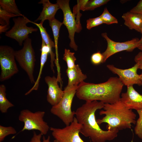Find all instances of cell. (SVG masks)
Returning <instances> with one entry per match:
<instances>
[{
  "instance_id": "cell-3",
  "label": "cell",
  "mask_w": 142,
  "mask_h": 142,
  "mask_svg": "<svg viewBox=\"0 0 142 142\" xmlns=\"http://www.w3.org/2000/svg\"><path fill=\"white\" fill-rule=\"evenodd\" d=\"M103 109L99 114L105 116L97 121L99 125L106 123L107 130L131 129V124H136V114L132 109L128 108L120 100L112 104H104Z\"/></svg>"
},
{
  "instance_id": "cell-35",
  "label": "cell",
  "mask_w": 142,
  "mask_h": 142,
  "mask_svg": "<svg viewBox=\"0 0 142 142\" xmlns=\"http://www.w3.org/2000/svg\"><path fill=\"white\" fill-rule=\"evenodd\" d=\"M138 48L140 50H142V44H140Z\"/></svg>"
},
{
  "instance_id": "cell-17",
  "label": "cell",
  "mask_w": 142,
  "mask_h": 142,
  "mask_svg": "<svg viewBox=\"0 0 142 142\" xmlns=\"http://www.w3.org/2000/svg\"><path fill=\"white\" fill-rule=\"evenodd\" d=\"M66 73L68 78V86H78L87 78L86 74H83L78 64L75 65L72 69L67 68Z\"/></svg>"
},
{
  "instance_id": "cell-18",
  "label": "cell",
  "mask_w": 142,
  "mask_h": 142,
  "mask_svg": "<svg viewBox=\"0 0 142 142\" xmlns=\"http://www.w3.org/2000/svg\"><path fill=\"white\" fill-rule=\"evenodd\" d=\"M40 50L41 51V55L40 66L39 74L33 86L25 94V95H28L34 90H36L38 89L43 68L47 60L48 53L50 54L51 52L49 48L46 45L44 41L42 39L41 47Z\"/></svg>"
},
{
  "instance_id": "cell-34",
  "label": "cell",
  "mask_w": 142,
  "mask_h": 142,
  "mask_svg": "<svg viewBox=\"0 0 142 142\" xmlns=\"http://www.w3.org/2000/svg\"><path fill=\"white\" fill-rule=\"evenodd\" d=\"M141 33L142 36L141 38L139 41V44L140 45L142 44V27L141 29Z\"/></svg>"
},
{
  "instance_id": "cell-16",
  "label": "cell",
  "mask_w": 142,
  "mask_h": 142,
  "mask_svg": "<svg viewBox=\"0 0 142 142\" xmlns=\"http://www.w3.org/2000/svg\"><path fill=\"white\" fill-rule=\"evenodd\" d=\"M122 18L124 24L130 29L141 32L142 27V15L129 11L123 14Z\"/></svg>"
},
{
  "instance_id": "cell-24",
  "label": "cell",
  "mask_w": 142,
  "mask_h": 142,
  "mask_svg": "<svg viewBox=\"0 0 142 142\" xmlns=\"http://www.w3.org/2000/svg\"><path fill=\"white\" fill-rule=\"evenodd\" d=\"M19 15L9 13L0 7V24L1 25H6L9 27L10 19L12 17L19 16Z\"/></svg>"
},
{
  "instance_id": "cell-20",
  "label": "cell",
  "mask_w": 142,
  "mask_h": 142,
  "mask_svg": "<svg viewBox=\"0 0 142 142\" xmlns=\"http://www.w3.org/2000/svg\"><path fill=\"white\" fill-rule=\"evenodd\" d=\"M6 88L3 84L0 85V111L2 113L7 112L8 109L14 105L6 97Z\"/></svg>"
},
{
  "instance_id": "cell-10",
  "label": "cell",
  "mask_w": 142,
  "mask_h": 142,
  "mask_svg": "<svg viewBox=\"0 0 142 142\" xmlns=\"http://www.w3.org/2000/svg\"><path fill=\"white\" fill-rule=\"evenodd\" d=\"M101 35L106 40L107 44L106 49L102 53L103 57V63L105 62L110 57L117 53L123 51L131 52L140 45L139 44L140 39L138 38L120 42L111 40L108 37L106 33H102Z\"/></svg>"
},
{
  "instance_id": "cell-28",
  "label": "cell",
  "mask_w": 142,
  "mask_h": 142,
  "mask_svg": "<svg viewBox=\"0 0 142 142\" xmlns=\"http://www.w3.org/2000/svg\"><path fill=\"white\" fill-rule=\"evenodd\" d=\"M137 111L139 115V118L136 121L134 131L135 134L142 139V109Z\"/></svg>"
},
{
  "instance_id": "cell-36",
  "label": "cell",
  "mask_w": 142,
  "mask_h": 142,
  "mask_svg": "<svg viewBox=\"0 0 142 142\" xmlns=\"http://www.w3.org/2000/svg\"><path fill=\"white\" fill-rule=\"evenodd\" d=\"M140 79L142 80V72L140 74Z\"/></svg>"
},
{
  "instance_id": "cell-27",
  "label": "cell",
  "mask_w": 142,
  "mask_h": 142,
  "mask_svg": "<svg viewBox=\"0 0 142 142\" xmlns=\"http://www.w3.org/2000/svg\"><path fill=\"white\" fill-rule=\"evenodd\" d=\"M16 129L11 126H4L0 125V142L3 141L5 138L9 135L16 134Z\"/></svg>"
},
{
  "instance_id": "cell-9",
  "label": "cell",
  "mask_w": 142,
  "mask_h": 142,
  "mask_svg": "<svg viewBox=\"0 0 142 142\" xmlns=\"http://www.w3.org/2000/svg\"><path fill=\"white\" fill-rule=\"evenodd\" d=\"M14 24L9 31L6 32V36L15 39L20 46H22L23 41L28 38L29 34L33 32L37 31V28L32 27H28L26 24L31 23V21L26 17H18L13 19Z\"/></svg>"
},
{
  "instance_id": "cell-1",
  "label": "cell",
  "mask_w": 142,
  "mask_h": 142,
  "mask_svg": "<svg viewBox=\"0 0 142 142\" xmlns=\"http://www.w3.org/2000/svg\"><path fill=\"white\" fill-rule=\"evenodd\" d=\"M104 105L103 102L97 100L86 102L75 111L76 118L82 125L80 133L89 138L92 142H106L113 140L118 135V130H103L97 122L95 112L103 109Z\"/></svg>"
},
{
  "instance_id": "cell-14",
  "label": "cell",
  "mask_w": 142,
  "mask_h": 142,
  "mask_svg": "<svg viewBox=\"0 0 142 142\" xmlns=\"http://www.w3.org/2000/svg\"><path fill=\"white\" fill-rule=\"evenodd\" d=\"M120 100L129 109L137 111L142 109V95L136 91L133 86L127 87L126 92L121 94Z\"/></svg>"
},
{
  "instance_id": "cell-33",
  "label": "cell",
  "mask_w": 142,
  "mask_h": 142,
  "mask_svg": "<svg viewBox=\"0 0 142 142\" xmlns=\"http://www.w3.org/2000/svg\"><path fill=\"white\" fill-rule=\"evenodd\" d=\"M134 61L138 66V68L142 70V52H140L135 56Z\"/></svg>"
},
{
  "instance_id": "cell-32",
  "label": "cell",
  "mask_w": 142,
  "mask_h": 142,
  "mask_svg": "<svg viewBox=\"0 0 142 142\" xmlns=\"http://www.w3.org/2000/svg\"><path fill=\"white\" fill-rule=\"evenodd\" d=\"M130 11L142 15V0H140L136 5L132 8Z\"/></svg>"
},
{
  "instance_id": "cell-7",
  "label": "cell",
  "mask_w": 142,
  "mask_h": 142,
  "mask_svg": "<svg viewBox=\"0 0 142 142\" xmlns=\"http://www.w3.org/2000/svg\"><path fill=\"white\" fill-rule=\"evenodd\" d=\"M15 51L9 46H0L1 82L9 79L19 71L15 60Z\"/></svg>"
},
{
  "instance_id": "cell-21",
  "label": "cell",
  "mask_w": 142,
  "mask_h": 142,
  "mask_svg": "<svg viewBox=\"0 0 142 142\" xmlns=\"http://www.w3.org/2000/svg\"><path fill=\"white\" fill-rule=\"evenodd\" d=\"M0 7L9 13L20 16H24L21 13L14 0H0Z\"/></svg>"
},
{
  "instance_id": "cell-8",
  "label": "cell",
  "mask_w": 142,
  "mask_h": 142,
  "mask_svg": "<svg viewBox=\"0 0 142 142\" xmlns=\"http://www.w3.org/2000/svg\"><path fill=\"white\" fill-rule=\"evenodd\" d=\"M82 125L74 117L72 122L69 125L62 128L50 127L52 135L59 142H85L79 135Z\"/></svg>"
},
{
  "instance_id": "cell-22",
  "label": "cell",
  "mask_w": 142,
  "mask_h": 142,
  "mask_svg": "<svg viewBox=\"0 0 142 142\" xmlns=\"http://www.w3.org/2000/svg\"><path fill=\"white\" fill-rule=\"evenodd\" d=\"M36 25L39 29L42 39L46 45L49 48L51 52H53L52 50L53 48H55L54 42L50 38L49 34L47 33L46 29L43 26V23L40 22L37 23L32 22V23Z\"/></svg>"
},
{
  "instance_id": "cell-4",
  "label": "cell",
  "mask_w": 142,
  "mask_h": 142,
  "mask_svg": "<svg viewBox=\"0 0 142 142\" xmlns=\"http://www.w3.org/2000/svg\"><path fill=\"white\" fill-rule=\"evenodd\" d=\"M78 86L65 87L64 95L57 105L52 106L51 113L60 119L66 126L69 125L73 121L75 111L72 110V105L74 97L76 94Z\"/></svg>"
},
{
  "instance_id": "cell-12",
  "label": "cell",
  "mask_w": 142,
  "mask_h": 142,
  "mask_svg": "<svg viewBox=\"0 0 142 142\" xmlns=\"http://www.w3.org/2000/svg\"><path fill=\"white\" fill-rule=\"evenodd\" d=\"M108 68L113 73L117 74L124 85L127 87L136 84L142 86V80L137 73L138 66L136 64L131 68L122 69L115 67L112 64L106 65Z\"/></svg>"
},
{
  "instance_id": "cell-2",
  "label": "cell",
  "mask_w": 142,
  "mask_h": 142,
  "mask_svg": "<svg viewBox=\"0 0 142 142\" xmlns=\"http://www.w3.org/2000/svg\"><path fill=\"white\" fill-rule=\"evenodd\" d=\"M123 85L117 77H110L106 81L98 84L83 81L78 86L76 95L86 102L97 100L112 104L120 100Z\"/></svg>"
},
{
  "instance_id": "cell-19",
  "label": "cell",
  "mask_w": 142,
  "mask_h": 142,
  "mask_svg": "<svg viewBox=\"0 0 142 142\" xmlns=\"http://www.w3.org/2000/svg\"><path fill=\"white\" fill-rule=\"evenodd\" d=\"M49 25L51 27L54 39V42L55 44L56 59L55 63L57 66L58 64V43L60 29L62 25L63 24L62 22L54 19L52 20L49 21Z\"/></svg>"
},
{
  "instance_id": "cell-6",
  "label": "cell",
  "mask_w": 142,
  "mask_h": 142,
  "mask_svg": "<svg viewBox=\"0 0 142 142\" xmlns=\"http://www.w3.org/2000/svg\"><path fill=\"white\" fill-rule=\"evenodd\" d=\"M45 112L38 111L33 112L27 109H24L20 113L19 120L24 124L21 131L37 130L42 135H46L50 127L43 119Z\"/></svg>"
},
{
  "instance_id": "cell-37",
  "label": "cell",
  "mask_w": 142,
  "mask_h": 142,
  "mask_svg": "<svg viewBox=\"0 0 142 142\" xmlns=\"http://www.w3.org/2000/svg\"><path fill=\"white\" fill-rule=\"evenodd\" d=\"M54 142H58L57 140L55 139L54 140Z\"/></svg>"
},
{
  "instance_id": "cell-25",
  "label": "cell",
  "mask_w": 142,
  "mask_h": 142,
  "mask_svg": "<svg viewBox=\"0 0 142 142\" xmlns=\"http://www.w3.org/2000/svg\"><path fill=\"white\" fill-rule=\"evenodd\" d=\"M109 0H91L88 1L82 11L92 10L95 8L106 4Z\"/></svg>"
},
{
  "instance_id": "cell-26",
  "label": "cell",
  "mask_w": 142,
  "mask_h": 142,
  "mask_svg": "<svg viewBox=\"0 0 142 142\" xmlns=\"http://www.w3.org/2000/svg\"><path fill=\"white\" fill-rule=\"evenodd\" d=\"M100 16L104 23L109 25L118 23L117 19L111 14L106 7L104 8L103 13Z\"/></svg>"
},
{
  "instance_id": "cell-13",
  "label": "cell",
  "mask_w": 142,
  "mask_h": 142,
  "mask_svg": "<svg viewBox=\"0 0 142 142\" xmlns=\"http://www.w3.org/2000/svg\"><path fill=\"white\" fill-rule=\"evenodd\" d=\"M44 80L48 87L47 101L52 106H55L59 103L62 98L64 91L59 87L57 78L54 76L52 77L47 76L45 77Z\"/></svg>"
},
{
  "instance_id": "cell-29",
  "label": "cell",
  "mask_w": 142,
  "mask_h": 142,
  "mask_svg": "<svg viewBox=\"0 0 142 142\" xmlns=\"http://www.w3.org/2000/svg\"><path fill=\"white\" fill-rule=\"evenodd\" d=\"M87 28L88 29H90L93 27L104 23L100 16L95 18L89 19L87 20Z\"/></svg>"
},
{
  "instance_id": "cell-23",
  "label": "cell",
  "mask_w": 142,
  "mask_h": 142,
  "mask_svg": "<svg viewBox=\"0 0 142 142\" xmlns=\"http://www.w3.org/2000/svg\"><path fill=\"white\" fill-rule=\"evenodd\" d=\"M74 54V53L70 52L69 49H65L63 59L66 62L68 69L72 68L75 65L76 59Z\"/></svg>"
},
{
  "instance_id": "cell-30",
  "label": "cell",
  "mask_w": 142,
  "mask_h": 142,
  "mask_svg": "<svg viewBox=\"0 0 142 142\" xmlns=\"http://www.w3.org/2000/svg\"><path fill=\"white\" fill-rule=\"evenodd\" d=\"M42 135L40 133L37 134L34 131L33 136L29 142H51L50 136H48L47 138L43 136L42 140V141L41 139Z\"/></svg>"
},
{
  "instance_id": "cell-15",
  "label": "cell",
  "mask_w": 142,
  "mask_h": 142,
  "mask_svg": "<svg viewBox=\"0 0 142 142\" xmlns=\"http://www.w3.org/2000/svg\"><path fill=\"white\" fill-rule=\"evenodd\" d=\"M38 3L42 4L43 6V9L40 15L34 22L40 21L43 23L46 20L50 21L55 19V15L57 11L60 9L57 3L53 4L48 0H41Z\"/></svg>"
},
{
  "instance_id": "cell-31",
  "label": "cell",
  "mask_w": 142,
  "mask_h": 142,
  "mask_svg": "<svg viewBox=\"0 0 142 142\" xmlns=\"http://www.w3.org/2000/svg\"><path fill=\"white\" fill-rule=\"evenodd\" d=\"M103 57L102 53L99 51L93 54L91 58L92 63L94 65H98L103 63Z\"/></svg>"
},
{
  "instance_id": "cell-5",
  "label": "cell",
  "mask_w": 142,
  "mask_h": 142,
  "mask_svg": "<svg viewBox=\"0 0 142 142\" xmlns=\"http://www.w3.org/2000/svg\"><path fill=\"white\" fill-rule=\"evenodd\" d=\"M23 44L22 49L15 51V59L27 73L31 83L34 84L33 73L36 59L31 39L28 38Z\"/></svg>"
},
{
  "instance_id": "cell-11",
  "label": "cell",
  "mask_w": 142,
  "mask_h": 142,
  "mask_svg": "<svg viewBox=\"0 0 142 142\" xmlns=\"http://www.w3.org/2000/svg\"><path fill=\"white\" fill-rule=\"evenodd\" d=\"M69 0H57V3L62 10L64 15L63 24L67 28L69 33V37L70 40V47L74 50L78 49V47L74 40V34L77 32L78 28L75 17L70 8Z\"/></svg>"
}]
</instances>
